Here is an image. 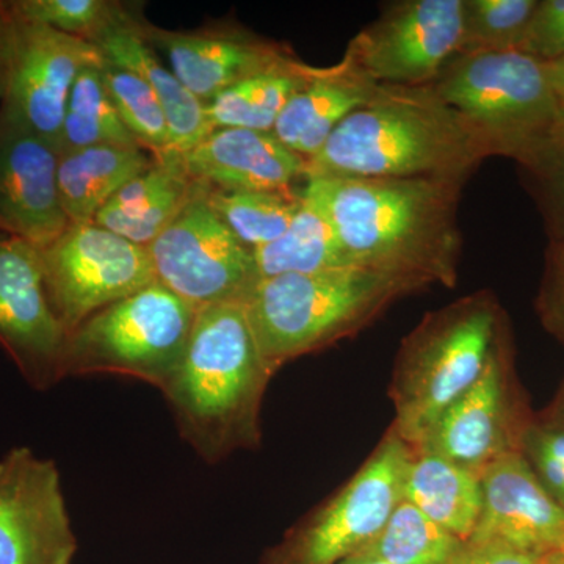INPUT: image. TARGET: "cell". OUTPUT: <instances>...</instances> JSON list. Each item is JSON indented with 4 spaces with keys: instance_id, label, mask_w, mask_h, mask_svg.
I'll use <instances>...</instances> for the list:
<instances>
[{
    "instance_id": "6da1fadb",
    "label": "cell",
    "mask_w": 564,
    "mask_h": 564,
    "mask_svg": "<svg viewBox=\"0 0 564 564\" xmlns=\"http://www.w3.org/2000/svg\"><path fill=\"white\" fill-rule=\"evenodd\" d=\"M463 182L425 177L313 176L321 204L352 267L455 288L463 237Z\"/></svg>"
},
{
    "instance_id": "7a4b0ae2",
    "label": "cell",
    "mask_w": 564,
    "mask_h": 564,
    "mask_svg": "<svg viewBox=\"0 0 564 564\" xmlns=\"http://www.w3.org/2000/svg\"><path fill=\"white\" fill-rule=\"evenodd\" d=\"M491 152L458 111L425 87L381 85L307 161V177H425L466 184Z\"/></svg>"
},
{
    "instance_id": "3957f363",
    "label": "cell",
    "mask_w": 564,
    "mask_h": 564,
    "mask_svg": "<svg viewBox=\"0 0 564 564\" xmlns=\"http://www.w3.org/2000/svg\"><path fill=\"white\" fill-rule=\"evenodd\" d=\"M273 373L243 303L199 307L180 369L162 392L182 440L203 462L217 464L259 444Z\"/></svg>"
},
{
    "instance_id": "277c9868",
    "label": "cell",
    "mask_w": 564,
    "mask_h": 564,
    "mask_svg": "<svg viewBox=\"0 0 564 564\" xmlns=\"http://www.w3.org/2000/svg\"><path fill=\"white\" fill-rule=\"evenodd\" d=\"M419 282L359 267L263 278L243 302L270 369L359 332Z\"/></svg>"
},
{
    "instance_id": "5b68a950",
    "label": "cell",
    "mask_w": 564,
    "mask_h": 564,
    "mask_svg": "<svg viewBox=\"0 0 564 564\" xmlns=\"http://www.w3.org/2000/svg\"><path fill=\"white\" fill-rule=\"evenodd\" d=\"M500 336L502 311L489 292L426 315L400 351L393 433L415 451L484 375Z\"/></svg>"
},
{
    "instance_id": "8992f818",
    "label": "cell",
    "mask_w": 564,
    "mask_h": 564,
    "mask_svg": "<svg viewBox=\"0 0 564 564\" xmlns=\"http://www.w3.org/2000/svg\"><path fill=\"white\" fill-rule=\"evenodd\" d=\"M432 87L491 158L519 163L564 122L545 63L525 52H462Z\"/></svg>"
},
{
    "instance_id": "52a82bcc",
    "label": "cell",
    "mask_w": 564,
    "mask_h": 564,
    "mask_svg": "<svg viewBox=\"0 0 564 564\" xmlns=\"http://www.w3.org/2000/svg\"><path fill=\"white\" fill-rule=\"evenodd\" d=\"M198 307L161 282L110 304L66 339L63 380L120 375L163 389L180 369Z\"/></svg>"
},
{
    "instance_id": "ba28073f",
    "label": "cell",
    "mask_w": 564,
    "mask_h": 564,
    "mask_svg": "<svg viewBox=\"0 0 564 564\" xmlns=\"http://www.w3.org/2000/svg\"><path fill=\"white\" fill-rule=\"evenodd\" d=\"M414 451L395 433L333 499L293 527L259 564H343L362 552L403 500Z\"/></svg>"
},
{
    "instance_id": "9c48e42d",
    "label": "cell",
    "mask_w": 564,
    "mask_h": 564,
    "mask_svg": "<svg viewBox=\"0 0 564 564\" xmlns=\"http://www.w3.org/2000/svg\"><path fill=\"white\" fill-rule=\"evenodd\" d=\"M104 62L96 44L22 20L0 0V115L57 148L70 87ZM58 151V150H57Z\"/></svg>"
},
{
    "instance_id": "30bf717a",
    "label": "cell",
    "mask_w": 564,
    "mask_h": 564,
    "mask_svg": "<svg viewBox=\"0 0 564 564\" xmlns=\"http://www.w3.org/2000/svg\"><path fill=\"white\" fill-rule=\"evenodd\" d=\"M41 251L47 299L66 334L158 282L148 248L96 225H69Z\"/></svg>"
},
{
    "instance_id": "8fae6325",
    "label": "cell",
    "mask_w": 564,
    "mask_h": 564,
    "mask_svg": "<svg viewBox=\"0 0 564 564\" xmlns=\"http://www.w3.org/2000/svg\"><path fill=\"white\" fill-rule=\"evenodd\" d=\"M148 252L155 280L198 310L243 303L259 281L252 250L210 209L199 184Z\"/></svg>"
},
{
    "instance_id": "7c38bea8",
    "label": "cell",
    "mask_w": 564,
    "mask_h": 564,
    "mask_svg": "<svg viewBox=\"0 0 564 564\" xmlns=\"http://www.w3.org/2000/svg\"><path fill=\"white\" fill-rule=\"evenodd\" d=\"M463 52V0H397L348 43L344 61L378 85L425 87Z\"/></svg>"
},
{
    "instance_id": "4fadbf2b",
    "label": "cell",
    "mask_w": 564,
    "mask_h": 564,
    "mask_svg": "<svg viewBox=\"0 0 564 564\" xmlns=\"http://www.w3.org/2000/svg\"><path fill=\"white\" fill-rule=\"evenodd\" d=\"M76 552L57 464L11 448L0 458V564H70Z\"/></svg>"
},
{
    "instance_id": "5bb4252c",
    "label": "cell",
    "mask_w": 564,
    "mask_h": 564,
    "mask_svg": "<svg viewBox=\"0 0 564 564\" xmlns=\"http://www.w3.org/2000/svg\"><path fill=\"white\" fill-rule=\"evenodd\" d=\"M66 334L52 311L41 251L0 231V347L40 391L63 380Z\"/></svg>"
},
{
    "instance_id": "9a60e30c",
    "label": "cell",
    "mask_w": 564,
    "mask_h": 564,
    "mask_svg": "<svg viewBox=\"0 0 564 564\" xmlns=\"http://www.w3.org/2000/svg\"><path fill=\"white\" fill-rule=\"evenodd\" d=\"M57 166L52 141L0 115V229L39 250L70 225L58 195Z\"/></svg>"
},
{
    "instance_id": "2e32d148",
    "label": "cell",
    "mask_w": 564,
    "mask_h": 564,
    "mask_svg": "<svg viewBox=\"0 0 564 564\" xmlns=\"http://www.w3.org/2000/svg\"><path fill=\"white\" fill-rule=\"evenodd\" d=\"M139 29L154 50L165 52L177 79L204 104L295 57L284 44L262 39L239 25L166 31L143 18Z\"/></svg>"
},
{
    "instance_id": "e0dca14e",
    "label": "cell",
    "mask_w": 564,
    "mask_h": 564,
    "mask_svg": "<svg viewBox=\"0 0 564 564\" xmlns=\"http://www.w3.org/2000/svg\"><path fill=\"white\" fill-rule=\"evenodd\" d=\"M484 510L473 543H500L527 554L547 556L564 547V508L556 502L518 451L485 467Z\"/></svg>"
},
{
    "instance_id": "ac0fdd59",
    "label": "cell",
    "mask_w": 564,
    "mask_h": 564,
    "mask_svg": "<svg viewBox=\"0 0 564 564\" xmlns=\"http://www.w3.org/2000/svg\"><path fill=\"white\" fill-rule=\"evenodd\" d=\"M163 161L204 187L229 192H282L302 187L307 161L273 132L215 129L192 150Z\"/></svg>"
},
{
    "instance_id": "d6986e66",
    "label": "cell",
    "mask_w": 564,
    "mask_h": 564,
    "mask_svg": "<svg viewBox=\"0 0 564 564\" xmlns=\"http://www.w3.org/2000/svg\"><path fill=\"white\" fill-rule=\"evenodd\" d=\"M502 336L484 375L433 426L415 452L444 456L480 475L499 456L514 451L508 441Z\"/></svg>"
},
{
    "instance_id": "ffe728a7",
    "label": "cell",
    "mask_w": 564,
    "mask_h": 564,
    "mask_svg": "<svg viewBox=\"0 0 564 564\" xmlns=\"http://www.w3.org/2000/svg\"><path fill=\"white\" fill-rule=\"evenodd\" d=\"M381 85L367 79L344 58L317 68L313 79L292 96L273 133L289 150L310 161L322 150L337 126L367 106Z\"/></svg>"
},
{
    "instance_id": "44dd1931",
    "label": "cell",
    "mask_w": 564,
    "mask_h": 564,
    "mask_svg": "<svg viewBox=\"0 0 564 564\" xmlns=\"http://www.w3.org/2000/svg\"><path fill=\"white\" fill-rule=\"evenodd\" d=\"M143 18L140 13L128 24L111 29L95 44L106 61L132 70L155 93L169 121L170 152L166 158H174L192 150L214 129L207 120L206 104L184 87L172 69L162 65L154 47L141 35L139 28Z\"/></svg>"
},
{
    "instance_id": "7402d4cb",
    "label": "cell",
    "mask_w": 564,
    "mask_h": 564,
    "mask_svg": "<svg viewBox=\"0 0 564 564\" xmlns=\"http://www.w3.org/2000/svg\"><path fill=\"white\" fill-rule=\"evenodd\" d=\"M196 184L170 161H155L96 215V225L148 248L184 210Z\"/></svg>"
},
{
    "instance_id": "603a6c76",
    "label": "cell",
    "mask_w": 564,
    "mask_h": 564,
    "mask_svg": "<svg viewBox=\"0 0 564 564\" xmlns=\"http://www.w3.org/2000/svg\"><path fill=\"white\" fill-rule=\"evenodd\" d=\"M154 159L135 147H91L58 154L57 184L70 225H87Z\"/></svg>"
},
{
    "instance_id": "cb8c5ba5",
    "label": "cell",
    "mask_w": 564,
    "mask_h": 564,
    "mask_svg": "<svg viewBox=\"0 0 564 564\" xmlns=\"http://www.w3.org/2000/svg\"><path fill=\"white\" fill-rule=\"evenodd\" d=\"M403 500L466 543L484 510V486L480 475L444 456L414 452Z\"/></svg>"
},
{
    "instance_id": "d4e9b609",
    "label": "cell",
    "mask_w": 564,
    "mask_h": 564,
    "mask_svg": "<svg viewBox=\"0 0 564 564\" xmlns=\"http://www.w3.org/2000/svg\"><path fill=\"white\" fill-rule=\"evenodd\" d=\"M315 66L299 57L250 77L206 104L207 120L214 129H251L273 132L278 118L296 91L315 74Z\"/></svg>"
},
{
    "instance_id": "484cf974",
    "label": "cell",
    "mask_w": 564,
    "mask_h": 564,
    "mask_svg": "<svg viewBox=\"0 0 564 564\" xmlns=\"http://www.w3.org/2000/svg\"><path fill=\"white\" fill-rule=\"evenodd\" d=\"M259 280L281 274L326 272L352 267L337 242L321 204L302 188V207L280 239L252 250Z\"/></svg>"
},
{
    "instance_id": "4316f807",
    "label": "cell",
    "mask_w": 564,
    "mask_h": 564,
    "mask_svg": "<svg viewBox=\"0 0 564 564\" xmlns=\"http://www.w3.org/2000/svg\"><path fill=\"white\" fill-rule=\"evenodd\" d=\"M102 63L82 69L70 87L57 141L58 154L91 147L140 148L107 95Z\"/></svg>"
},
{
    "instance_id": "83f0119b",
    "label": "cell",
    "mask_w": 564,
    "mask_h": 564,
    "mask_svg": "<svg viewBox=\"0 0 564 564\" xmlns=\"http://www.w3.org/2000/svg\"><path fill=\"white\" fill-rule=\"evenodd\" d=\"M202 187L210 209L250 250L280 239L302 207L303 185L282 192H229Z\"/></svg>"
},
{
    "instance_id": "f1b7e54d",
    "label": "cell",
    "mask_w": 564,
    "mask_h": 564,
    "mask_svg": "<svg viewBox=\"0 0 564 564\" xmlns=\"http://www.w3.org/2000/svg\"><path fill=\"white\" fill-rule=\"evenodd\" d=\"M463 544L454 533L402 500L380 534L358 555L388 564H451Z\"/></svg>"
},
{
    "instance_id": "f546056e",
    "label": "cell",
    "mask_w": 564,
    "mask_h": 564,
    "mask_svg": "<svg viewBox=\"0 0 564 564\" xmlns=\"http://www.w3.org/2000/svg\"><path fill=\"white\" fill-rule=\"evenodd\" d=\"M101 74L107 95L137 144L155 161L165 159L170 152L169 121L150 85L109 61H104Z\"/></svg>"
},
{
    "instance_id": "4dcf8cb0",
    "label": "cell",
    "mask_w": 564,
    "mask_h": 564,
    "mask_svg": "<svg viewBox=\"0 0 564 564\" xmlns=\"http://www.w3.org/2000/svg\"><path fill=\"white\" fill-rule=\"evenodd\" d=\"M7 3L22 20L39 22L93 44L141 13L137 3L115 0H7Z\"/></svg>"
},
{
    "instance_id": "1f68e13d",
    "label": "cell",
    "mask_w": 564,
    "mask_h": 564,
    "mask_svg": "<svg viewBox=\"0 0 564 564\" xmlns=\"http://www.w3.org/2000/svg\"><path fill=\"white\" fill-rule=\"evenodd\" d=\"M538 0H463V52L519 51Z\"/></svg>"
},
{
    "instance_id": "d6a6232c",
    "label": "cell",
    "mask_w": 564,
    "mask_h": 564,
    "mask_svg": "<svg viewBox=\"0 0 564 564\" xmlns=\"http://www.w3.org/2000/svg\"><path fill=\"white\" fill-rule=\"evenodd\" d=\"M549 240L564 239V122L518 163Z\"/></svg>"
},
{
    "instance_id": "836d02e7",
    "label": "cell",
    "mask_w": 564,
    "mask_h": 564,
    "mask_svg": "<svg viewBox=\"0 0 564 564\" xmlns=\"http://www.w3.org/2000/svg\"><path fill=\"white\" fill-rule=\"evenodd\" d=\"M524 445V456L538 480L564 508V429L529 430Z\"/></svg>"
},
{
    "instance_id": "e575fe53",
    "label": "cell",
    "mask_w": 564,
    "mask_h": 564,
    "mask_svg": "<svg viewBox=\"0 0 564 564\" xmlns=\"http://www.w3.org/2000/svg\"><path fill=\"white\" fill-rule=\"evenodd\" d=\"M519 51L543 63L564 57V0H538Z\"/></svg>"
},
{
    "instance_id": "d590c367",
    "label": "cell",
    "mask_w": 564,
    "mask_h": 564,
    "mask_svg": "<svg viewBox=\"0 0 564 564\" xmlns=\"http://www.w3.org/2000/svg\"><path fill=\"white\" fill-rule=\"evenodd\" d=\"M538 310L549 332L564 344V239L549 240Z\"/></svg>"
},
{
    "instance_id": "8d00e7d4",
    "label": "cell",
    "mask_w": 564,
    "mask_h": 564,
    "mask_svg": "<svg viewBox=\"0 0 564 564\" xmlns=\"http://www.w3.org/2000/svg\"><path fill=\"white\" fill-rule=\"evenodd\" d=\"M547 556L527 554L500 543L466 541L451 564H547Z\"/></svg>"
},
{
    "instance_id": "74e56055",
    "label": "cell",
    "mask_w": 564,
    "mask_h": 564,
    "mask_svg": "<svg viewBox=\"0 0 564 564\" xmlns=\"http://www.w3.org/2000/svg\"><path fill=\"white\" fill-rule=\"evenodd\" d=\"M545 68H547L549 79H551L552 87H554L556 98H558L564 115V57L555 62L545 63Z\"/></svg>"
},
{
    "instance_id": "f35d334b",
    "label": "cell",
    "mask_w": 564,
    "mask_h": 564,
    "mask_svg": "<svg viewBox=\"0 0 564 564\" xmlns=\"http://www.w3.org/2000/svg\"><path fill=\"white\" fill-rule=\"evenodd\" d=\"M343 564H388V563L380 562V560H377V558H370V556L356 555V556H352V558L347 560V562H344Z\"/></svg>"
},
{
    "instance_id": "ab89813d",
    "label": "cell",
    "mask_w": 564,
    "mask_h": 564,
    "mask_svg": "<svg viewBox=\"0 0 564 564\" xmlns=\"http://www.w3.org/2000/svg\"><path fill=\"white\" fill-rule=\"evenodd\" d=\"M547 564H564V563H563L562 556H560V554H552V555H549Z\"/></svg>"
},
{
    "instance_id": "60d3db41",
    "label": "cell",
    "mask_w": 564,
    "mask_h": 564,
    "mask_svg": "<svg viewBox=\"0 0 564 564\" xmlns=\"http://www.w3.org/2000/svg\"><path fill=\"white\" fill-rule=\"evenodd\" d=\"M560 556H562L563 563H564V547L562 549V552H558Z\"/></svg>"
},
{
    "instance_id": "b9f144b4",
    "label": "cell",
    "mask_w": 564,
    "mask_h": 564,
    "mask_svg": "<svg viewBox=\"0 0 564 564\" xmlns=\"http://www.w3.org/2000/svg\"><path fill=\"white\" fill-rule=\"evenodd\" d=\"M563 410H564V399H563Z\"/></svg>"
},
{
    "instance_id": "7bdbcfd3",
    "label": "cell",
    "mask_w": 564,
    "mask_h": 564,
    "mask_svg": "<svg viewBox=\"0 0 564 564\" xmlns=\"http://www.w3.org/2000/svg\"><path fill=\"white\" fill-rule=\"evenodd\" d=\"M0 231H2V229H0ZM3 232V231H2Z\"/></svg>"
}]
</instances>
